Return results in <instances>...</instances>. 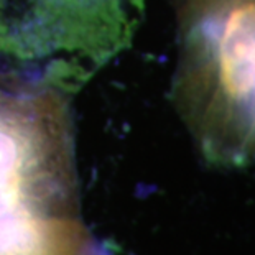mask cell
I'll return each instance as SVG.
<instances>
[{
    "label": "cell",
    "instance_id": "cell-2",
    "mask_svg": "<svg viewBox=\"0 0 255 255\" xmlns=\"http://www.w3.org/2000/svg\"><path fill=\"white\" fill-rule=\"evenodd\" d=\"M40 255H99L96 252H92L91 249V242L84 241V242H76V244H68V246H61L56 249H51L45 254Z\"/></svg>",
    "mask_w": 255,
    "mask_h": 255
},
{
    "label": "cell",
    "instance_id": "cell-1",
    "mask_svg": "<svg viewBox=\"0 0 255 255\" xmlns=\"http://www.w3.org/2000/svg\"><path fill=\"white\" fill-rule=\"evenodd\" d=\"M140 0H0V91L78 89L127 46Z\"/></svg>",
    "mask_w": 255,
    "mask_h": 255
}]
</instances>
